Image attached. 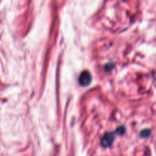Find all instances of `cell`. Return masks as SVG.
<instances>
[{
    "label": "cell",
    "mask_w": 156,
    "mask_h": 156,
    "mask_svg": "<svg viewBox=\"0 0 156 156\" xmlns=\"http://www.w3.org/2000/svg\"><path fill=\"white\" fill-rule=\"evenodd\" d=\"M91 81V76L88 72L85 71L81 74L79 77V82L83 86H87L88 84H90Z\"/></svg>",
    "instance_id": "obj_1"
},
{
    "label": "cell",
    "mask_w": 156,
    "mask_h": 156,
    "mask_svg": "<svg viewBox=\"0 0 156 156\" xmlns=\"http://www.w3.org/2000/svg\"><path fill=\"white\" fill-rule=\"evenodd\" d=\"M112 140H113V136L112 135H107L105 137L103 138V141H102V144H103L104 146H108L111 144Z\"/></svg>",
    "instance_id": "obj_2"
}]
</instances>
